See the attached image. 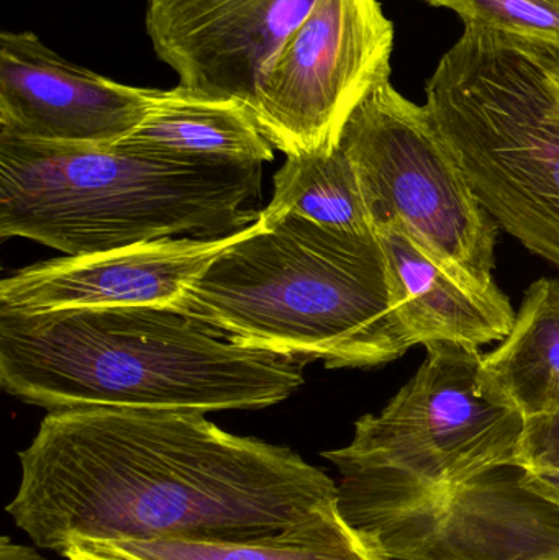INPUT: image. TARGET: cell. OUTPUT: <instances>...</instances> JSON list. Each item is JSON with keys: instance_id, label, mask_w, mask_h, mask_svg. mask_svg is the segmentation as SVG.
Instances as JSON below:
<instances>
[{"instance_id": "cell-15", "label": "cell", "mask_w": 559, "mask_h": 560, "mask_svg": "<svg viewBox=\"0 0 559 560\" xmlns=\"http://www.w3.org/2000/svg\"><path fill=\"white\" fill-rule=\"evenodd\" d=\"M135 560H389L338 509V500L307 518L245 541L118 539L89 541Z\"/></svg>"}, {"instance_id": "cell-20", "label": "cell", "mask_w": 559, "mask_h": 560, "mask_svg": "<svg viewBox=\"0 0 559 560\" xmlns=\"http://www.w3.org/2000/svg\"><path fill=\"white\" fill-rule=\"evenodd\" d=\"M525 483L559 506V470H527Z\"/></svg>"}, {"instance_id": "cell-12", "label": "cell", "mask_w": 559, "mask_h": 560, "mask_svg": "<svg viewBox=\"0 0 559 560\" xmlns=\"http://www.w3.org/2000/svg\"><path fill=\"white\" fill-rule=\"evenodd\" d=\"M245 230L220 238H166L19 269L0 282V312L170 306Z\"/></svg>"}, {"instance_id": "cell-4", "label": "cell", "mask_w": 559, "mask_h": 560, "mask_svg": "<svg viewBox=\"0 0 559 560\" xmlns=\"http://www.w3.org/2000/svg\"><path fill=\"white\" fill-rule=\"evenodd\" d=\"M263 164H206L118 147L0 135V238L66 256L220 238L258 220Z\"/></svg>"}, {"instance_id": "cell-6", "label": "cell", "mask_w": 559, "mask_h": 560, "mask_svg": "<svg viewBox=\"0 0 559 560\" xmlns=\"http://www.w3.org/2000/svg\"><path fill=\"white\" fill-rule=\"evenodd\" d=\"M426 94L489 215L559 271V118L538 62L511 36L466 25Z\"/></svg>"}, {"instance_id": "cell-22", "label": "cell", "mask_w": 559, "mask_h": 560, "mask_svg": "<svg viewBox=\"0 0 559 560\" xmlns=\"http://www.w3.org/2000/svg\"><path fill=\"white\" fill-rule=\"evenodd\" d=\"M0 560H49L32 546L20 545L9 536L0 538Z\"/></svg>"}, {"instance_id": "cell-1", "label": "cell", "mask_w": 559, "mask_h": 560, "mask_svg": "<svg viewBox=\"0 0 559 560\" xmlns=\"http://www.w3.org/2000/svg\"><path fill=\"white\" fill-rule=\"evenodd\" d=\"M5 512L39 549L72 541H245L337 502V482L291 447L193 411H49L20 451Z\"/></svg>"}, {"instance_id": "cell-9", "label": "cell", "mask_w": 559, "mask_h": 560, "mask_svg": "<svg viewBox=\"0 0 559 560\" xmlns=\"http://www.w3.org/2000/svg\"><path fill=\"white\" fill-rule=\"evenodd\" d=\"M389 560H559V506L519 464L361 529Z\"/></svg>"}, {"instance_id": "cell-7", "label": "cell", "mask_w": 559, "mask_h": 560, "mask_svg": "<svg viewBox=\"0 0 559 560\" xmlns=\"http://www.w3.org/2000/svg\"><path fill=\"white\" fill-rule=\"evenodd\" d=\"M340 147L357 167L376 232L397 223L466 279L499 289L498 223L427 105L404 97L387 79L351 115Z\"/></svg>"}, {"instance_id": "cell-11", "label": "cell", "mask_w": 559, "mask_h": 560, "mask_svg": "<svg viewBox=\"0 0 559 560\" xmlns=\"http://www.w3.org/2000/svg\"><path fill=\"white\" fill-rule=\"evenodd\" d=\"M315 0H147L144 25L179 85L252 105L256 82Z\"/></svg>"}, {"instance_id": "cell-13", "label": "cell", "mask_w": 559, "mask_h": 560, "mask_svg": "<svg viewBox=\"0 0 559 560\" xmlns=\"http://www.w3.org/2000/svg\"><path fill=\"white\" fill-rule=\"evenodd\" d=\"M376 233L416 346L456 342L479 348L511 332L517 313L501 289H482L466 279L397 223L380 226Z\"/></svg>"}, {"instance_id": "cell-2", "label": "cell", "mask_w": 559, "mask_h": 560, "mask_svg": "<svg viewBox=\"0 0 559 560\" xmlns=\"http://www.w3.org/2000/svg\"><path fill=\"white\" fill-rule=\"evenodd\" d=\"M302 368L170 306L0 312V385L48 411L261 410L304 384Z\"/></svg>"}, {"instance_id": "cell-18", "label": "cell", "mask_w": 559, "mask_h": 560, "mask_svg": "<svg viewBox=\"0 0 559 560\" xmlns=\"http://www.w3.org/2000/svg\"><path fill=\"white\" fill-rule=\"evenodd\" d=\"M453 10L466 25L525 42L559 45V0H426Z\"/></svg>"}, {"instance_id": "cell-10", "label": "cell", "mask_w": 559, "mask_h": 560, "mask_svg": "<svg viewBox=\"0 0 559 560\" xmlns=\"http://www.w3.org/2000/svg\"><path fill=\"white\" fill-rule=\"evenodd\" d=\"M154 89L74 65L35 33L0 35V135L65 147H114L143 120Z\"/></svg>"}, {"instance_id": "cell-16", "label": "cell", "mask_w": 559, "mask_h": 560, "mask_svg": "<svg viewBox=\"0 0 559 560\" xmlns=\"http://www.w3.org/2000/svg\"><path fill=\"white\" fill-rule=\"evenodd\" d=\"M482 364L525 420L559 410V280L528 287L511 332Z\"/></svg>"}, {"instance_id": "cell-3", "label": "cell", "mask_w": 559, "mask_h": 560, "mask_svg": "<svg viewBox=\"0 0 559 560\" xmlns=\"http://www.w3.org/2000/svg\"><path fill=\"white\" fill-rule=\"evenodd\" d=\"M173 308L236 345L328 369L377 368L416 346L377 233L295 215L269 222L259 212Z\"/></svg>"}, {"instance_id": "cell-21", "label": "cell", "mask_w": 559, "mask_h": 560, "mask_svg": "<svg viewBox=\"0 0 559 560\" xmlns=\"http://www.w3.org/2000/svg\"><path fill=\"white\" fill-rule=\"evenodd\" d=\"M68 560H135L107 551L101 546L92 545L89 541H72L62 552Z\"/></svg>"}, {"instance_id": "cell-17", "label": "cell", "mask_w": 559, "mask_h": 560, "mask_svg": "<svg viewBox=\"0 0 559 560\" xmlns=\"http://www.w3.org/2000/svg\"><path fill=\"white\" fill-rule=\"evenodd\" d=\"M261 215L269 222L295 215L350 235H376L357 167L341 147L331 153L286 156Z\"/></svg>"}, {"instance_id": "cell-19", "label": "cell", "mask_w": 559, "mask_h": 560, "mask_svg": "<svg viewBox=\"0 0 559 560\" xmlns=\"http://www.w3.org/2000/svg\"><path fill=\"white\" fill-rule=\"evenodd\" d=\"M517 463L527 470H559V410L525 420Z\"/></svg>"}, {"instance_id": "cell-8", "label": "cell", "mask_w": 559, "mask_h": 560, "mask_svg": "<svg viewBox=\"0 0 559 560\" xmlns=\"http://www.w3.org/2000/svg\"><path fill=\"white\" fill-rule=\"evenodd\" d=\"M393 49L380 0H315L259 74L256 125L286 156L331 153L354 110L391 79Z\"/></svg>"}, {"instance_id": "cell-14", "label": "cell", "mask_w": 559, "mask_h": 560, "mask_svg": "<svg viewBox=\"0 0 559 560\" xmlns=\"http://www.w3.org/2000/svg\"><path fill=\"white\" fill-rule=\"evenodd\" d=\"M118 147L206 164H265L275 147L261 133L248 105L177 85L154 89L147 114Z\"/></svg>"}, {"instance_id": "cell-5", "label": "cell", "mask_w": 559, "mask_h": 560, "mask_svg": "<svg viewBox=\"0 0 559 560\" xmlns=\"http://www.w3.org/2000/svg\"><path fill=\"white\" fill-rule=\"evenodd\" d=\"M417 374L353 440L322 454L340 474L338 509L358 532L416 509L492 467L519 464L525 417L475 346L430 342Z\"/></svg>"}]
</instances>
